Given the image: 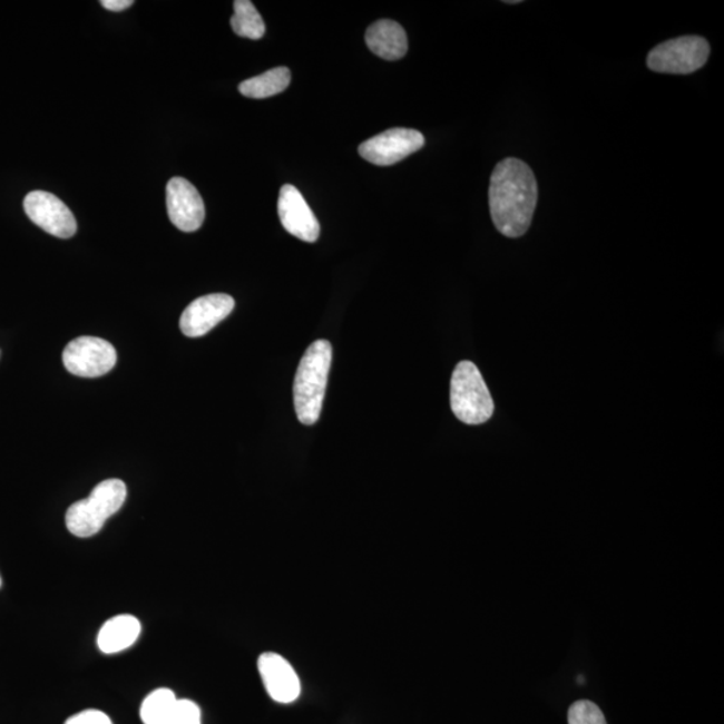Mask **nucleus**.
<instances>
[{"instance_id":"nucleus-1","label":"nucleus","mask_w":724,"mask_h":724,"mask_svg":"<svg viewBox=\"0 0 724 724\" xmlns=\"http://www.w3.org/2000/svg\"><path fill=\"white\" fill-rule=\"evenodd\" d=\"M490 214L498 232L507 238L528 233L538 203V184L528 164L509 157L491 175Z\"/></svg>"},{"instance_id":"nucleus-10","label":"nucleus","mask_w":724,"mask_h":724,"mask_svg":"<svg viewBox=\"0 0 724 724\" xmlns=\"http://www.w3.org/2000/svg\"><path fill=\"white\" fill-rule=\"evenodd\" d=\"M235 301L228 294H208L187 306L180 319V329L187 337L196 339L226 320L234 311Z\"/></svg>"},{"instance_id":"nucleus-8","label":"nucleus","mask_w":724,"mask_h":724,"mask_svg":"<svg viewBox=\"0 0 724 724\" xmlns=\"http://www.w3.org/2000/svg\"><path fill=\"white\" fill-rule=\"evenodd\" d=\"M23 207L32 223L57 238L69 239L77 233L75 215L56 195L32 190L25 197Z\"/></svg>"},{"instance_id":"nucleus-23","label":"nucleus","mask_w":724,"mask_h":724,"mask_svg":"<svg viewBox=\"0 0 724 724\" xmlns=\"http://www.w3.org/2000/svg\"><path fill=\"white\" fill-rule=\"evenodd\" d=\"M0 587H2V578H0Z\"/></svg>"},{"instance_id":"nucleus-5","label":"nucleus","mask_w":724,"mask_h":724,"mask_svg":"<svg viewBox=\"0 0 724 724\" xmlns=\"http://www.w3.org/2000/svg\"><path fill=\"white\" fill-rule=\"evenodd\" d=\"M710 45L706 39L687 36L669 39L652 49L647 65L650 70L666 75H691L708 61Z\"/></svg>"},{"instance_id":"nucleus-9","label":"nucleus","mask_w":724,"mask_h":724,"mask_svg":"<svg viewBox=\"0 0 724 724\" xmlns=\"http://www.w3.org/2000/svg\"><path fill=\"white\" fill-rule=\"evenodd\" d=\"M167 209L170 222L183 233L197 232L206 217L199 190L183 177H174L168 183Z\"/></svg>"},{"instance_id":"nucleus-6","label":"nucleus","mask_w":724,"mask_h":724,"mask_svg":"<svg viewBox=\"0 0 724 724\" xmlns=\"http://www.w3.org/2000/svg\"><path fill=\"white\" fill-rule=\"evenodd\" d=\"M63 365L75 376L100 378L114 370L117 353L108 341L97 337H78L65 348Z\"/></svg>"},{"instance_id":"nucleus-13","label":"nucleus","mask_w":724,"mask_h":724,"mask_svg":"<svg viewBox=\"0 0 724 724\" xmlns=\"http://www.w3.org/2000/svg\"><path fill=\"white\" fill-rule=\"evenodd\" d=\"M365 42L368 48L387 61H398L408 51L407 32L401 25L391 19H381L366 30Z\"/></svg>"},{"instance_id":"nucleus-16","label":"nucleus","mask_w":724,"mask_h":724,"mask_svg":"<svg viewBox=\"0 0 724 724\" xmlns=\"http://www.w3.org/2000/svg\"><path fill=\"white\" fill-rule=\"evenodd\" d=\"M232 28L236 36L254 39V41L261 39L266 32V26L260 11L250 0H236L234 2Z\"/></svg>"},{"instance_id":"nucleus-18","label":"nucleus","mask_w":724,"mask_h":724,"mask_svg":"<svg viewBox=\"0 0 724 724\" xmlns=\"http://www.w3.org/2000/svg\"><path fill=\"white\" fill-rule=\"evenodd\" d=\"M569 724H608L600 707L590 701L571 704L568 713Z\"/></svg>"},{"instance_id":"nucleus-11","label":"nucleus","mask_w":724,"mask_h":724,"mask_svg":"<svg viewBox=\"0 0 724 724\" xmlns=\"http://www.w3.org/2000/svg\"><path fill=\"white\" fill-rule=\"evenodd\" d=\"M278 215L283 228L304 242L314 243L320 238L321 226L299 188L285 184L281 188Z\"/></svg>"},{"instance_id":"nucleus-15","label":"nucleus","mask_w":724,"mask_h":724,"mask_svg":"<svg viewBox=\"0 0 724 724\" xmlns=\"http://www.w3.org/2000/svg\"><path fill=\"white\" fill-rule=\"evenodd\" d=\"M292 81V72L287 68H275L261 76L248 78L239 85L241 95L248 98H268L282 94Z\"/></svg>"},{"instance_id":"nucleus-19","label":"nucleus","mask_w":724,"mask_h":724,"mask_svg":"<svg viewBox=\"0 0 724 724\" xmlns=\"http://www.w3.org/2000/svg\"><path fill=\"white\" fill-rule=\"evenodd\" d=\"M169 724H202L199 706L193 701L177 699Z\"/></svg>"},{"instance_id":"nucleus-21","label":"nucleus","mask_w":724,"mask_h":724,"mask_svg":"<svg viewBox=\"0 0 724 724\" xmlns=\"http://www.w3.org/2000/svg\"><path fill=\"white\" fill-rule=\"evenodd\" d=\"M102 8L109 11L120 12L134 6L131 0H102Z\"/></svg>"},{"instance_id":"nucleus-7","label":"nucleus","mask_w":724,"mask_h":724,"mask_svg":"<svg viewBox=\"0 0 724 724\" xmlns=\"http://www.w3.org/2000/svg\"><path fill=\"white\" fill-rule=\"evenodd\" d=\"M424 136L419 130L393 128L362 143L359 154L374 166H393L424 147Z\"/></svg>"},{"instance_id":"nucleus-22","label":"nucleus","mask_w":724,"mask_h":724,"mask_svg":"<svg viewBox=\"0 0 724 724\" xmlns=\"http://www.w3.org/2000/svg\"><path fill=\"white\" fill-rule=\"evenodd\" d=\"M577 682H578V683H584V677H583V676H579L578 679H577Z\"/></svg>"},{"instance_id":"nucleus-12","label":"nucleus","mask_w":724,"mask_h":724,"mask_svg":"<svg viewBox=\"0 0 724 724\" xmlns=\"http://www.w3.org/2000/svg\"><path fill=\"white\" fill-rule=\"evenodd\" d=\"M258 669L273 701L288 704L299 699L301 681L292 664L274 652H265L258 659Z\"/></svg>"},{"instance_id":"nucleus-17","label":"nucleus","mask_w":724,"mask_h":724,"mask_svg":"<svg viewBox=\"0 0 724 724\" xmlns=\"http://www.w3.org/2000/svg\"><path fill=\"white\" fill-rule=\"evenodd\" d=\"M177 697L168 688H159L145 697L140 715L144 724H169Z\"/></svg>"},{"instance_id":"nucleus-14","label":"nucleus","mask_w":724,"mask_h":724,"mask_svg":"<svg viewBox=\"0 0 724 724\" xmlns=\"http://www.w3.org/2000/svg\"><path fill=\"white\" fill-rule=\"evenodd\" d=\"M141 634V624L136 617L121 615L102 625L97 645L104 654L111 655L128 649Z\"/></svg>"},{"instance_id":"nucleus-4","label":"nucleus","mask_w":724,"mask_h":724,"mask_svg":"<svg viewBox=\"0 0 724 724\" xmlns=\"http://www.w3.org/2000/svg\"><path fill=\"white\" fill-rule=\"evenodd\" d=\"M451 408L464 424L479 425L493 414V401L482 373L471 361H462L451 379Z\"/></svg>"},{"instance_id":"nucleus-20","label":"nucleus","mask_w":724,"mask_h":724,"mask_svg":"<svg viewBox=\"0 0 724 724\" xmlns=\"http://www.w3.org/2000/svg\"><path fill=\"white\" fill-rule=\"evenodd\" d=\"M65 724H114L107 714L98 710H87L82 713L69 717Z\"/></svg>"},{"instance_id":"nucleus-3","label":"nucleus","mask_w":724,"mask_h":724,"mask_svg":"<svg viewBox=\"0 0 724 724\" xmlns=\"http://www.w3.org/2000/svg\"><path fill=\"white\" fill-rule=\"evenodd\" d=\"M127 485L120 479L104 480L87 499L78 500L66 512V528L72 536L94 537L114 517L127 499Z\"/></svg>"},{"instance_id":"nucleus-2","label":"nucleus","mask_w":724,"mask_h":724,"mask_svg":"<svg viewBox=\"0 0 724 724\" xmlns=\"http://www.w3.org/2000/svg\"><path fill=\"white\" fill-rule=\"evenodd\" d=\"M332 358L331 342L319 340L301 360L294 380V407L302 424L313 425L321 417Z\"/></svg>"}]
</instances>
